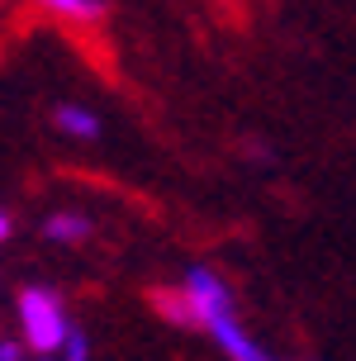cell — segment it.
Returning a JSON list of instances; mask_svg holds the SVG:
<instances>
[{
    "instance_id": "obj_4",
    "label": "cell",
    "mask_w": 356,
    "mask_h": 361,
    "mask_svg": "<svg viewBox=\"0 0 356 361\" xmlns=\"http://www.w3.org/2000/svg\"><path fill=\"white\" fill-rule=\"evenodd\" d=\"M38 233L43 243H53V247H81L95 238V219L86 209H53V214L38 224Z\"/></svg>"
},
{
    "instance_id": "obj_9",
    "label": "cell",
    "mask_w": 356,
    "mask_h": 361,
    "mask_svg": "<svg viewBox=\"0 0 356 361\" xmlns=\"http://www.w3.org/2000/svg\"><path fill=\"white\" fill-rule=\"evenodd\" d=\"M0 361H29V352L19 338H0Z\"/></svg>"
},
{
    "instance_id": "obj_7",
    "label": "cell",
    "mask_w": 356,
    "mask_h": 361,
    "mask_svg": "<svg viewBox=\"0 0 356 361\" xmlns=\"http://www.w3.org/2000/svg\"><path fill=\"white\" fill-rule=\"evenodd\" d=\"M152 309H157L171 328H195V319H190V305H185L180 286H157V290H152Z\"/></svg>"
},
{
    "instance_id": "obj_13",
    "label": "cell",
    "mask_w": 356,
    "mask_h": 361,
    "mask_svg": "<svg viewBox=\"0 0 356 361\" xmlns=\"http://www.w3.org/2000/svg\"><path fill=\"white\" fill-rule=\"evenodd\" d=\"M304 361H319V357H304Z\"/></svg>"
},
{
    "instance_id": "obj_12",
    "label": "cell",
    "mask_w": 356,
    "mask_h": 361,
    "mask_svg": "<svg viewBox=\"0 0 356 361\" xmlns=\"http://www.w3.org/2000/svg\"><path fill=\"white\" fill-rule=\"evenodd\" d=\"M29 361H57V357H29Z\"/></svg>"
},
{
    "instance_id": "obj_5",
    "label": "cell",
    "mask_w": 356,
    "mask_h": 361,
    "mask_svg": "<svg viewBox=\"0 0 356 361\" xmlns=\"http://www.w3.org/2000/svg\"><path fill=\"white\" fill-rule=\"evenodd\" d=\"M53 128L62 138H71V143H95V138H100V114L86 109V105L62 100V105H53Z\"/></svg>"
},
{
    "instance_id": "obj_2",
    "label": "cell",
    "mask_w": 356,
    "mask_h": 361,
    "mask_svg": "<svg viewBox=\"0 0 356 361\" xmlns=\"http://www.w3.org/2000/svg\"><path fill=\"white\" fill-rule=\"evenodd\" d=\"M180 295H185V305H190V319H195V328L214 324L219 314H233V286L219 276L214 267H204V262H195V267H185V276L176 281Z\"/></svg>"
},
{
    "instance_id": "obj_6",
    "label": "cell",
    "mask_w": 356,
    "mask_h": 361,
    "mask_svg": "<svg viewBox=\"0 0 356 361\" xmlns=\"http://www.w3.org/2000/svg\"><path fill=\"white\" fill-rule=\"evenodd\" d=\"M34 5L57 19H67V24H81V29H95L109 15V0H34Z\"/></svg>"
},
{
    "instance_id": "obj_3",
    "label": "cell",
    "mask_w": 356,
    "mask_h": 361,
    "mask_svg": "<svg viewBox=\"0 0 356 361\" xmlns=\"http://www.w3.org/2000/svg\"><path fill=\"white\" fill-rule=\"evenodd\" d=\"M200 333H204V338H209V343L219 347L228 361H271L266 347H262L247 328H243V319H238V314H219V319H214V324H204Z\"/></svg>"
},
{
    "instance_id": "obj_10",
    "label": "cell",
    "mask_w": 356,
    "mask_h": 361,
    "mask_svg": "<svg viewBox=\"0 0 356 361\" xmlns=\"http://www.w3.org/2000/svg\"><path fill=\"white\" fill-rule=\"evenodd\" d=\"M10 238H15V219H10V209L0 204V247H5Z\"/></svg>"
},
{
    "instance_id": "obj_8",
    "label": "cell",
    "mask_w": 356,
    "mask_h": 361,
    "mask_svg": "<svg viewBox=\"0 0 356 361\" xmlns=\"http://www.w3.org/2000/svg\"><path fill=\"white\" fill-rule=\"evenodd\" d=\"M57 361H95V352H90V338L81 333V328H71V333H67V343H62Z\"/></svg>"
},
{
    "instance_id": "obj_1",
    "label": "cell",
    "mask_w": 356,
    "mask_h": 361,
    "mask_svg": "<svg viewBox=\"0 0 356 361\" xmlns=\"http://www.w3.org/2000/svg\"><path fill=\"white\" fill-rule=\"evenodd\" d=\"M15 314H19V343L29 357H57L67 333L76 328L67 314V295L57 286H43V281H34L15 295Z\"/></svg>"
},
{
    "instance_id": "obj_11",
    "label": "cell",
    "mask_w": 356,
    "mask_h": 361,
    "mask_svg": "<svg viewBox=\"0 0 356 361\" xmlns=\"http://www.w3.org/2000/svg\"><path fill=\"white\" fill-rule=\"evenodd\" d=\"M247 157H252V162H266L271 147H266V143H247Z\"/></svg>"
}]
</instances>
